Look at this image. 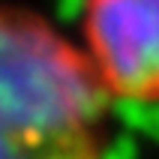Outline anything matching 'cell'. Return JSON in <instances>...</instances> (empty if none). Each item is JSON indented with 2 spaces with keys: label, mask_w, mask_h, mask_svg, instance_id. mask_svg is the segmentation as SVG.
<instances>
[{
  "label": "cell",
  "mask_w": 159,
  "mask_h": 159,
  "mask_svg": "<svg viewBox=\"0 0 159 159\" xmlns=\"http://www.w3.org/2000/svg\"><path fill=\"white\" fill-rule=\"evenodd\" d=\"M111 93L78 39L27 6L0 15V159H105Z\"/></svg>",
  "instance_id": "6da1fadb"
},
{
  "label": "cell",
  "mask_w": 159,
  "mask_h": 159,
  "mask_svg": "<svg viewBox=\"0 0 159 159\" xmlns=\"http://www.w3.org/2000/svg\"><path fill=\"white\" fill-rule=\"evenodd\" d=\"M78 42L114 102L159 105V0H81Z\"/></svg>",
  "instance_id": "7a4b0ae2"
}]
</instances>
